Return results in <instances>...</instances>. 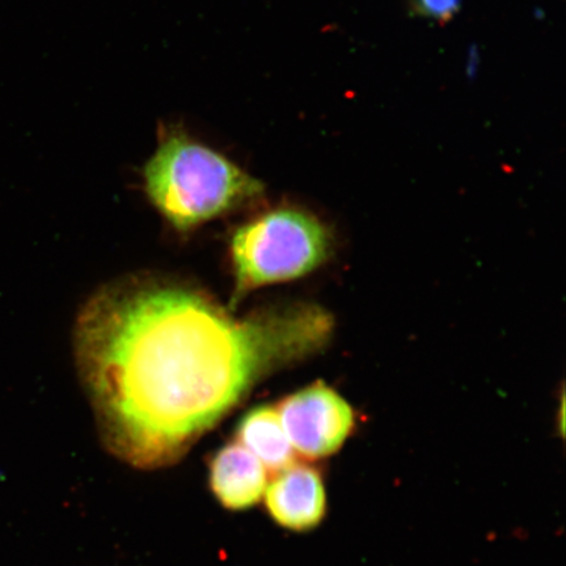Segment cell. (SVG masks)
<instances>
[{
	"label": "cell",
	"instance_id": "4",
	"mask_svg": "<svg viewBox=\"0 0 566 566\" xmlns=\"http://www.w3.org/2000/svg\"><path fill=\"white\" fill-rule=\"evenodd\" d=\"M277 409L294 451L307 459L335 454L356 420L349 402L323 381L287 396Z\"/></svg>",
	"mask_w": 566,
	"mask_h": 566
},
{
	"label": "cell",
	"instance_id": "8",
	"mask_svg": "<svg viewBox=\"0 0 566 566\" xmlns=\"http://www.w3.org/2000/svg\"><path fill=\"white\" fill-rule=\"evenodd\" d=\"M416 11L430 20L448 23L462 9V0H415Z\"/></svg>",
	"mask_w": 566,
	"mask_h": 566
},
{
	"label": "cell",
	"instance_id": "2",
	"mask_svg": "<svg viewBox=\"0 0 566 566\" xmlns=\"http://www.w3.org/2000/svg\"><path fill=\"white\" fill-rule=\"evenodd\" d=\"M145 188L154 207L179 231L245 207L264 193L258 179L182 134L161 140L147 161Z\"/></svg>",
	"mask_w": 566,
	"mask_h": 566
},
{
	"label": "cell",
	"instance_id": "1",
	"mask_svg": "<svg viewBox=\"0 0 566 566\" xmlns=\"http://www.w3.org/2000/svg\"><path fill=\"white\" fill-rule=\"evenodd\" d=\"M315 304L237 317L197 286L155 274L106 283L74 328L77 373L105 443L126 462H174L268 375L324 349Z\"/></svg>",
	"mask_w": 566,
	"mask_h": 566
},
{
	"label": "cell",
	"instance_id": "7",
	"mask_svg": "<svg viewBox=\"0 0 566 566\" xmlns=\"http://www.w3.org/2000/svg\"><path fill=\"white\" fill-rule=\"evenodd\" d=\"M237 440L269 471L280 472L293 464L294 449L277 407L260 406L247 412L238 424Z\"/></svg>",
	"mask_w": 566,
	"mask_h": 566
},
{
	"label": "cell",
	"instance_id": "5",
	"mask_svg": "<svg viewBox=\"0 0 566 566\" xmlns=\"http://www.w3.org/2000/svg\"><path fill=\"white\" fill-rule=\"evenodd\" d=\"M265 506L277 525L307 531L321 523L327 507L322 476L304 464H292L275 475L265 490Z\"/></svg>",
	"mask_w": 566,
	"mask_h": 566
},
{
	"label": "cell",
	"instance_id": "6",
	"mask_svg": "<svg viewBox=\"0 0 566 566\" xmlns=\"http://www.w3.org/2000/svg\"><path fill=\"white\" fill-rule=\"evenodd\" d=\"M209 478L216 499L233 512L259 504L268 486L265 467L238 442L217 451L210 462Z\"/></svg>",
	"mask_w": 566,
	"mask_h": 566
},
{
	"label": "cell",
	"instance_id": "3",
	"mask_svg": "<svg viewBox=\"0 0 566 566\" xmlns=\"http://www.w3.org/2000/svg\"><path fill=\"white\" fill-rule=\"evenodd\" d=\"M327 229L306 211L274 209L240 226L231 239V307L253 290L304 277L331 253Z\"/></svg>",
	"mask_w": 566,
	"mask_h": 566
}]
</instances>
